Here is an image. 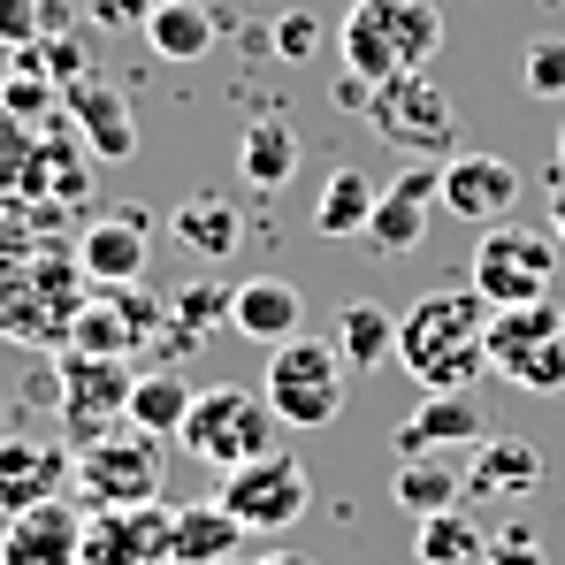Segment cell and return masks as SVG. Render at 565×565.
<instances>
[{"label": "cell", "mask_w": 565, "mask_h": 565, "mask_svg": "<svg viewBox=\"0 0 565 565\" xmlns=\"http://www.w3.org/2000/svg\"><path fill=\"white\" fill-rule=\"evenodd\" d=\"M489 298L473 282H436L397 313V367L420 390H467L489 375Z\"/></svg>", "instance_id": "obj_1"}, {"label": "cell", "mask_w": 565, "mask_h": 565, "mask_svg": "<svg viewBox=\"0 0 565 565\" xmlns=\"http://www.w3.org/2000/svg\"><path fill=\"white\" fill-rule=\"evenodd\" d=\"M85 298H93V282L77 268V237H62L39 260H23L15 276H0V337L23 352H70Z\"/></svg>", "instance_id": "obj_2"}, {"label": "cell", "mask_w": 565, "mask_h": 565, "mask_svg": "<svg viewBox=\"0 0 565 565\" xmlns=\"http://www.w3.org/2000/svg\"><path fill=\"white\" fill-rule=\"evenodd\" d=\"M444 46V8L436 0H352L344 23H337V54L352 77L390 85V77H413L428 70Z\"/></svg>", "instance_id": "obj_3"}, {"label": "cell", "mask_w": 565, "mask_h": 565, "mask_svg": "<svg viewBox=\"0 0 565 565\" xmlns=\"http://www.w3.org/2000/svg\"><path fill=\"white\" fill-rule=\"evenodd\" d=\"M276 405L260 397V390H237V382H214V390H199L184 413V428H177V444H184L199 467L214 473H237L253 467V459H268L276 451Z\"/></svg>", "instance_id": "obj_4"}, {"label": "cell", "mask_w": 565, "mask_h": 565, "mask_svg": "<svg viewBox=\"0 0 565 565\" xmlns=\"http://www.w3.org/2000/svg\"><path fill=\"white\" fill-rule=\"evenodd\" d=\"M558 260H565V245L551 237V222L543 230L535 222H489L481 245H473L467 282L489 306H535V298L558 290Z\"/></svg>", "instance_id": "obj_5"}, {"label": "cell", "mask_w": 565, "mask_h": 565, "mask_svg": "<svg viewBox=\"0 0 565 565\" xmlns=\"http://www.w3.org/2000/svg\"><path fill=\"white\" fill-rule=\"evenodd\" d=\"M344 352L337 344H321V337H290L268 352V382H260V397L276 405L282 428H329L337 413H344Z\"/></svg>", "instance_id": "obj_6"}, {"label": "cell", "mask_w": 565, "mask_h": 565, "mask_svg": "<svg viewBox=\"0 0 565 565\" xmlns=\"http://www.w3.org/2000/svg\"><path fill=\"white\" fill-rule=\"evenodd\" d=\"M77 504L85 512H130V504H161V436H146V428H107L99 444L77 451Z\"/></svg>", "instance_id": "obj_7"}, {"label": "cell", "mask_w": 565, "mask_h": 565, "mask_svg": "<svg viewBox=\"0 0 565 565\" xmlns=\"http://www.w3.org/2000/svg\"><path fill=\"white\" fill-rule=\"evenodd\" d=\"M489 375L520 382L535 397L565 390V306L535 298V306H497L489 313Z\"/></svg>", "instance_id": "obj_8"}, {"label": "cell", "mask_w": 565, "mask_h": 565, "mask_svg": "<svg viewBox=\"0 0 565 565\" xmlns=\"http://www.w3.org/2000/svg\"><path fill=\"white\" fill-rule=\"evenodd\" d=\"M367 130H375L382 146H397L405 161H436V153H451V138H459V107H451V93H444L428 70H413V77L375 85Z\"/></svg>", "instance_id": "obj_9"}, {"label": "cell", "mask_w": 565, "mask_h": 565, "mask_svg": "<svg viewBox=\"0 0 565 565\" xmlns=\"http://www.w3.org/2000/svg\"><path fill=\"white\" fill-rule=\"evenodd\" d=\"M169 337V298L138 290V282H115V290H93L77 329H70V352H93V360H122L138 367L146 352H161Z\"/></svg>", "instance_id": "obj_10"}, {"label": "cell", "mask_w": 565, "mask_h": 565, "mask_svg": "<svg viewBox=\"0 0 565 565\" xmlns=\"http://www.w3.org/2000/svg\"><path fill=\"white\" fill-rule=\"evenodd\" d=\"M130 390H138V367L122 360H93V352H62V375H54V413H62V436L85 451L107 428L130 420Z\"/></svg>", "instance_id": "obj_11"}, {"label": "cell", "mask_w": 565, "mask_h": 565, "mask_svg": "<svg viewBox=\"0 0 565 565\" xmlns=\"http://www.w3.org/2000/svg\"><path fill=\"white\" fill-rule=\"evenodd\" d=\"M222 504L237 512L245 535H282V527L306 520V504H313V473L298 467L290 451H268V459H253V467L222 473Z\"/></svg>", "instance_id": "obj_12"}, {"label": "cell", "mask_w": 565, "mask_h": 565, "mask_svg": "<svg viewBox=\"0 0 565 565\" xmlns=\"http://www.w3.org/2000/svg\"><path fill=\"white\" fill-rule=\"evenodd\" d=\"M77 565H177V504H130V512H85Z\"/></svg>", "instance_id": "obj_13"}, {"label": "cell", "mask_w": 565, "mask_h": 565, "mask_svg": "<svg viewBox=\"0 0 565 565\" xmlns=\"http://www.w3.org/2000/svg\"><path fill=\"white\" fill-rule=\"evenodd\" d=\"M444 206V169H428V161H413V169H397L375 199V222H367V253L382 260H405V253H420L428 245V214Z\"/></svg>", "instance_id": "obj_14"}, {"label": "cell", "mask_w": 565, "mask_h": 565, "mask_svg": "<svg viewBox=\"0 0 565 565\" xmlns=\"http://www.w3.org/2000/svg\"><path fill=\"white\" fill-rule=\"evenodd\" d=\"M551 481V459L535 436L504 428V436H481L467 459V504H527L535 489Z\"/></svg>", "instance_id": "obj_15"}, {"label": "cell", "mask_w": 565, "mask_h": 565, "mask_svg": "<svg viewBox=\"0 0 565 565\" xmlns=\"http://www.w3.org/2000/svg\"><path fill=\"white\" fill-rule=\"evenodd\" d=\"M489 436V413L473 405V390H420V405L397 420V459H444L473 451Z\"/></svg>", "instance_id": "obj_16"}, {"label": "cell", "mask_w": 565, "mask_h": 565, "mask_svg": "<svg viewBox=\"0 0 565 565\" xmlns=\"http://www.w3.org/2000/svg\"><path fill=\"white\" fill-rule=\"evenodd\" d=\"M85 551V504L77 497H46L15 520H0V565H77Z\"/></svg>", "instance_id": "obj_17"}, {"label": "cell", "mask_w": 565, "mask_h": 565, "mask_svg": "<svg viewBox=\"0 0 565 565\" xmlns=\"http://www.w3.org/2000/svg\"><path fill=\"white\" fill-rule=\"evenodd\" d=\"M520 184H527V177H520L504 153H451V161H444V214H459V222H473V230L512 222Z\"/></svg>", "instance_id": "obj_18"}, {"label": "cell", "mask_w": 565, "mask_h": 565, "mask_svg": "<svg viewBox=\"0 0 565 565\" xmlns=\"http://www.w3.org/2000/svg\"><path fill=\"white\" fill-rule=\"evenodd\" d=\"M23 199H39V206H62V214L93 199V146L77 138V122H70V115L39 122V153H31Z\"/></svg>", "instance_id": "obj_19"}, {"label": "cell", "mask_w": 565, "mask_h": 565, "mask_svg": "<svg viewBox=\"0 0 565 565\" xmlns=\"http://www.w3.org/2000/svg\"><path fill=\"white\" fill-rule=\"evenodd\" d=\"M153 237V214H138V206H115V214H99L85 222V237H77V268L93 290H115V282H138L146 276V245Z\"/></svg>", "instance_id": "obj_20"}, {"label": "cell", "mask_w": 565, "mask_h": 565, "mask_svg": "<svg viewBox=\"0 0 565 565\" xmlns=\"http://www.w3.org/2000/svg\"><path fill=\"white\" fill-rule=\"evenodd\" d=\"M62 115L77 122V138L93 146V161H130L138 153V122H130V99L115 93L99 70H85L70 93H62Z\"/></svg>", "instance_id": "obj_21"}, {"label": "cell", "mask_w": 565, "mask_h": 565, "mask_svg": "<svg viewBox=\"0 0 565 565\" xmlns=\"http://www.w3.org/2000/svg\"><path fill=\"white\" fill-rule=\"evenodd\" d=\"M70 467L77 459H62V444H46V436H0V520L62 497Z\"/></svg>", "instance_id": "obj_22"}, {"label": "cell", "mask_w": 565, "mask_h": 565, "mask_svg": "<svg viewBox=\"0 0 565 565\" xmlns=\"http://www.w3.org/2000/svg\"><path fill=\"white\" fill-rule=\"evenodd\" d=\"M230 329L237 337H253V344H290V337H306V298H298V282L282 276H253L230 290Z\"/></svg>", "instance_id": "obj_23"}, {"label": "cell", "mask_w": 565, "mask_h": 565, "mask_svg": "<svg viewBox=\"0 0 565 565\" xmlns=\"http://www.w3.org/2000/svg\"><path fill=\"white\" fill-rule=\"evenodd\" d=\"M298 122L290 115H253L245 122V138H237V177L253 191H282L290 177H298Z\"/></svg>", "instance_id": "obj_24"}, {"label": "cell", "mask_w": 565, "mask_h": 565, "mask_svg": "<svg viewBox=\"0 0 565 565\" xmlns=\"http://www.w3.org/2000/svg\"><path fill=\"white\" fill-rule=\"evenodd\" d=\"M169 230H177V245L199 253V260H230L245 245V214H237L230 191H191L184 206L169 214Z\"/></svg>", "instance_id": "obj_25"}, {"label": "cell", "mask_w": 565, "mask_h": 565, "mask_svg": "<svg viewBox=\"0 0 565 565\" xmlns=\"http://www.w3.org/2000/svg\"><path fill=\"white\" fill-rule=\"evenodd\" d=\"M337 352H344V367L352 375H375L397 360V313L382 306V298H352L344 313H337V337H329Z\"/></svg>", "instance_id": "obj_26"}, {"label": "cell", "mask_w": 565, "mask_h": 565, "mask_svg": "<svg viewBox=\"0 0 565 565\" xmlns=\"http://www.w3.org/2000/svg\"><path fill=\"white\" fill-rule=\"evenodd\" d=\"M375 199H382V184L367 177V169H329V184H321V199H313V237H337V245L367 237Z\"/></svg>", "instance_id": "obj_27"}, {"label": "cell", "mask_w": 565, "mask_h": 565, "mask_svg": "<svg viewBox=\"0 0 565 565\" xmlns=\"http://www.w3.org/2000/svg\"><path fill=\"white\" fill-rule=\"evenodd\" d=\"M245 558V527L237 512L214 497V504H177V565H222Z\"/></svg>", "instance_id": "obj_28"}, {"label": "cell", "mask_w": 565, "mask_h": 565, "mask_svg": "<svg viewBox=\"0 0 565 565\" xmlns=\"http://www.w3.org/2000/svg\"><path fill=\"white\" fill-rule=\"evenodd\" d=\"M46 245H62V206H39L23 191H0V276H15L23 260H39Z\"/></svg>", "instance_id": "obj_29"}, {"label": "cell", "mask_w": 565, "mask_h": 565, "mask_svg": "<svg viewBox=\"0 0 565 565\" xmlns=\"http://www.w3.org/2000/svg\"><path fill=\"white\" fill-rule=\"evenodd\" d=\"M214 8L206 0H153V15H146V46L161 54V62H206V46H214Z\"/></svg>", "instance_id": "obj_30"}, {"label": "cell", "mask_w": 565, "mask_h": 565, "mask_svg": "<svg viewBox=\"0 0 565 565\" xmlns=\"http://www.w3.org/2000/svg\"><path fill=\"white\" fill-rule=\"evenodd\" d=\"M390 497H397L413 520H436V512H459V504H467V473H451L444 459H397Z\"/></svg>", "instance_id": "obj_31"}, {"label": "cell", "mask_w": 565, "mask_h": 565, "mask_svg": "<svg viewBox=\"0 0 565 565\" xmlns=\"http://www.w3.org/2000/svg\"><path fill=\"white\" fill-rule=\"evenodd\" d=\"M191 390L177 367H146L138 375V390H130V428H146V436H177L184 428V413H191Z\"/></svg>", "instance_id": "obj_32"}, {"label": "cell", "mask_w": 565, "mask_h": 565, "mask_svg": "<svg viewBox=\"0 0 565 565\" xmlns=\"http://www.w3.org/2000/svg\"><path fill=\"white\" fill-rule=\"evenodd\" d=\"M481 527L467 520V504L459 512H436V520H413V558L420 565H481Z\"/></svg>", "instance_id": "obj_33"}, {"label": "cell", "mask_w": 565, "mask_h": 565, "mask_svg": "<svg viewBox=\"0 0 565 565\" xmlns=\"http://www.w3.org/2000/svg\"><path fill=\"white\" fill-rule=\"evenodd\" d=\"M214 321H230V290H214V282H191L169 298V337H161V352H191Z\"/></svg>", "instance_id": "obj_34"}, {"label": "cell", "mask_w": 565, "mask_h": 565, "mask_svg": "<svg viewBox=\"0 0 565 565\" xmlns=\"http://www.w3.org/2000/svg\"><path fill=\"white\" fill-rule=\"evenodd\" d=\"M31 153H39V122H23V115L0 107V191H23Z\"/></svg>", "instance_id": "obj_35"}, {"label": "cell", "mask_w": 565, "mask_h": 565, "mask_svg": "<svg viewBox=\"0 0 565 565\" xmlns=\"http://www.w3.org/2000/svg\"><path fill=\"white\" fill-rule=\"evenodd\" d=\"M520 85H527L535 99H565V39H527Z\"/></svg>", "instance_id": "obj_36"}, {"label": "cell", "mask_w": 565, "mask_h": 565, "mask_svg": "<svg viewBox=\"0 0 565 565\" xmlns=\"http://www.w3.org/2000/svg\"><path fill=\"white\" fill-rule=\"evenodd\" d=\"M481 565H551V551H543V535L527 520H512V527H497L481 543Z\"/></svg>", "instance_id": "obj_37"}, {"label": "cell", "mask_w": 565, "mask_h": 565, "mask_svg": "<svg viewBox=\"0 0 565 565\" xmlns=\"http://www.w3.org/2000/svg\"><path fill=\"white\" fill-rule=\"evenodd\" d=\"M268 39H276V62H313V54H321V23H313L306 8L276 15V31H268Z\"/></svg>", "instance_id": "obj_38"}, {"label": "cell", "mask_w": 565, "mask_h": 565, "mask_svg": "<svg viewBox=\"0 0 565 565\" xmlns=\"http://www.w3.org/2000/svg\"><path fill=\"white\" fill-rule=\"evenodd\" d=\"M39 15H46V0H0V46L8 54L15 46H39V31H46Z\"/></svg>", "instance_id": "obj_39"}, {"label": "cell", "mask_w": 565, "mask_h": 565, "mask_svg": "<svg viewBox=\"0 0 565 565\" xmlns=\"http://www.w3.org/2000/svg\"><path fill=\"white\" fill-rule=\"evenodd\" d=\"M85 15H93L99 31H146L153 0H85Z\"/></svg>", "instance_id": "obj_40"}, {"label": "cell", "mask_w": 565, "mask_h": 565, "mask_svg": "<svg viewBox=\"0 0 565 565\" xmlns=\"http://www.w3.org/2000/svg\"><path fill=\"white\" fill-rule=\"evenodd\" d=\"M367 99H375V85H367V77H352V70L337 77V107H360V115H367Z\"/></svg>", "instance_id": "obj_41"}, {"label": "cell", "mask_w": 565, "mask_h": 565, "mask_svg": "<svg viewBox=\"0 0 565 565\" xmlns=\"http://www.w3.org/2000/svg\"><path fill=\"white\" fill-rule=\"evenodd\" d=\"M551 237L565 245V177H551Z\"/></svg>", "instance_id": "obj_42"}, {"label": "cell", "mask_w": 565, "mask_h": 565, "mask_svg": "<svg viewBox=\"0 0 565 565\" xmlns=\"http://www.w3.org/2000/svg\"><path fill=\"white\" fill-rule=\"evenodd\" d=\"M260 565H306V558H290V551H282V558H260Z\"/></svg>", "instance_id": "obj_43"}, {"label": "cell", "mask_w": 565, "mask_h": 565, "mask_svg": "<svg viewBox=\"0 0 565 565\" xmlns=\"http://www.w3.org/2000/svg\"><path fill=\"white\" fill-rule=\"evenodd\" d=\"M558 177H565V122H558Z\"/></svg>", "instance_id": "obj_44"}, {"label": "cell", "mask_w": 565, "mask_h": 565, "mask_svg": "<svg viewBox=\"0 0 565 565\" xmlns=\"http://www.w3.org/2000/svg\"><path fill=\"white\" fill-rule=\"evenodd\" d=\"M0 70H8V46H0Z\"/></svg>", "instance_id": "obj_45"}, {"label": "cell", "mask_w": 565, "mask_h": 565, "mask_svg": "<svg viewBox=\"0 0 565 565\" xmlns=\"http://www.w3.org/2000/svg\"><path fill=\"white\" fill-rule=\"evenodd\" d=\"M222 565H245V558H222Z\"/></svg>", "instance_id": "obj_46"}]
</instances>
